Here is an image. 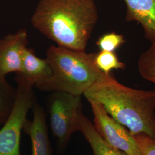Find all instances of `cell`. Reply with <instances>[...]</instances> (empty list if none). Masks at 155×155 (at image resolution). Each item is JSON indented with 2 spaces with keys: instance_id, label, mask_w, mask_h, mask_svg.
<instances>
[{
  "instance_id": "cell-1",
  "label": "cell",
  "mask_w": 155,
  "mask_h": 155,
  "mask_svg": "<svg viewBox=\"0 0 155 155\" xmlns=\"http://www.w3.org/2000/svg\"><path fill=\"white\" fill-rule=\"evenodd\" d=\"M98 20L95 0H40L31 17L33 27L57 45L86 51Z\"/></svg>"
},
{
  "instance_id": "cell-2",
  "label": "cell",
  "mask_w": 155,
  "mask_h": 155,
  "mask_svg": "<svg viewBox=\"0 0 155 155\" xmlns=\"http://www.w3.org/2000/svg\"><path fill=\"white\" fill-rule=\"evenodd\" d=\"M83 95L100 104L132 135L144 134L155 140V90L132 89L102 72Z\"/></svg>"
},
{
  "instance_id": "cell-3",
  "label": "cell",
  "mask_w": 155,
  "mask_h": 155,
  "mask_svg": "<svg viewBox=\"0 0 155 155\" xmlns=\"http://www.w3.org/2000/svg\"><path fill=\"white\" fill-rule=\"evenodd\" d=\"M94 53L69 50L51 45L46 59L52 69V76L38 89L48 92L61 91L81 96L89 90L102 74L95 66Z\"/></svg>"
},
{
  "instance_id": "cell-4",
  "label": "cell",
  "mask_w": 155,
  "mask_h": 155,
  "mask_svg": "<svg viewBox=\"0 0 155 155\" xmlns=\"http://www.w3.org/2000/svg\"><path fill=\"white\" fill-rule=\"evenodd\" d=\"M47 106L57 150L63 152L66 149L72 134L78 131V116L82 109L81 96L54 91L48 97Z\"/></svg>"
},
{
  "instance_id": "cell-5",
  "label": "cell",
  "mask_w": 155,
  "mask_h": 155,
  "mask_svg": "<svg viewBox=\"0 0 155 155\" xmlns=\"http://www.w3.org/2000/svg\"><path fill=\"white\" fill-rule=\"evenodd\" d=\"M17 88L11 113L0 129V155H21V131L28 111L36 102L33 86L16 78Z\"/></svg>"
},
{
  "instance_id": "cell-6",
  "label": "cell",
  "mask_w": 155,
  "mask_h": 155,
  "mask_svg": "<svg viewBox=\"0 0 155 155\" xmlns=\"http://www.w3.org/2000/svg\"><path fill=\"white\" fill-rule=\"evenodd\" d=\"M89 101L94 115L95 129L107 144L127 155H142L138 144L127 128L117 121L100 104Z\"/></svg>"
},
{
  "instance_id": "cell-7",
  "label": "cell",
  "mask_w": 155,
  "mask_h": 155,
  "mask_svg": "<svg viewBox=\"0 0 155 155\" xmlns=\"http://www.w3.org/2000/svg\"><path fill=\"white\" fill-rule=\"evenodd\" d=\"M28 33L21 29L0 39V75L17 74L21 70L22 57L28 45Z\"/></svg>"
},
{
  "instance_id": "cell-8",
  "label": "cell",
  "mask_w": 155,
  "mask_h": 155,
  "mask_svg": "<svg viewBox=\"0 0 155 155\" xmlns=\"http://www.w3.org/2000/svg\"><path fill=\"white\" fill-rule=\"evenodd\" d=\"M32 111L33 120L27 118L23 126L24 132L31 140L32 155H53L44 109L36 102Z\"/></svg>"
},
{
  "instance_id": "cell-9",
  "label": "cell",
  "mask_w": 155,
  "mask_h": 155,
  "mask_svg": "<svg viewBox=\"0 0 155 155\" xmlns=\"http://www.w3.org/2000/svg\"><path fill=\"white\" fill-rule=\"evenodd\" d=\"M52 76V69L47 59H41L35 55L33 50H25L21 70L16 78L37 88Z\"/></svg>"
},
{
  "instance_id": "cell-10",
  "label": "cell",
  "mask_w": 155,
  "mask_h": 155,
  "mask_svg": "<svg viewBox=\"0 0 155 155\" xmlns=\"http://www.w3.org/2000/svg\"><path fill=\"white\" fill-rule=\"evenodd\" d=\"M126 20L142 26L146 39L155 44V0H124Z\"/></svg>"
},
{
  "instance_id": "cell-11",
  "label": "cell",
  "mask_w": 155,
  "mask_h": 155,
  "mask_svg": "<svg viewBox=\"0 0 155 155\" xmlns=\"http://www.w3.org/2000/svg\"><path fill=\"white\" fill-rule=\"evenodd\" d=\"M78 131H80L89 143L94 155H127L107 144L102 139L94 125L81 111L78 116Z\"/></svg>"
},
{
  "instance_id": "cell-12",
  "label": "cell",
  "mask_w": 155,
  "mask_h": 155,
  "mask_svg": "<svg viewBox=\"0 0 155 155\" xmlns=\"http://www.w3.org/2000/svg\"><path fill=\"white\" fill-rule=\"evenodd\" d=\"M16 95V90L0 75V125L6 122L11 113Z\"/></svg>"
},
{
  "instance_id": "cell-13",
  "label": "cell",
  "mask_w": 155,
  "mask_h": 155,
  "mask_svg": "<svg viewBox=\"0 0 155 155\" xmlns=\"http://www.w3.org/2000/svg\"><path fill=\"white\" fill-rule=\"evenodd\" d=\"M94 62L101 72L110 74L113 70H124L125 64L120 61L115 52L100 51L94 54Z\"/></svg>"
},
{
  "instance_id": "cell-14",
  "label": "cell",
  "mask_w": 155,
  "mask_h": 155,
  "mask_svg": "<svg viewBox=\"0 0 155 155\" xmlns=\"http://www.w3.org/2000/svg\"><path fill=\"white\" fill-rule=\"evenodd\" d=\"M138 70L142 77L155 83V44H152L140 56Z\"/></svg>"
},
{
  "instance_id": "cell-15",
  "label": "cell",
  "mask_w": 155,
  "mask_h": 155,
  "mask_svg": "<svg viewBox=\"0 0 155 155\" xmlns=\"http://www.w3.org/2000/svg\"><path fill=\"white\" fill-rule=\"evenodd\" d=\"M125 42V39L122 35L112 32L100 36L96 42V45L100 51L115 52Z\"/></svg>"
},
{
  "instance_id": "cell-16",
  "label": "cell",
  "mask_w": 155,
  "mask_h": 155,
  "mask_svg": "<svg viewBox=\"0 0 155 155\" xmlns=\"http://www.w3.org/2000/svg\"><path fill=\"white\" fill-rule=\"evenodd\" d=\"M142 155H155V140L144 134L133 135Z\"/></svg>"
}]
</instances>
